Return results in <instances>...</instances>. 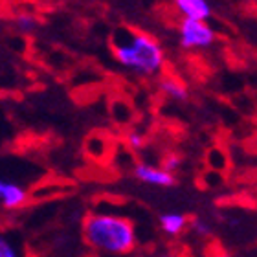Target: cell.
<instances>
[{"label": "cell", "mask_w": 257, "mask_h": 257, "mask_svg": "<svg viewBox=\"0 0 257 257\" xmlns=\"http://www.w3.org/2000/svg\"><path fill=\"white\" fill-rule=\"evenodd\" d=\"M158 86H160L162 94L167 96L169 99H173V101H186L189 96L188 86L184 85L182 81H178L177 77H171V75L162 77Z\"/></svg>", "instance_id": "8"}, {"label": "cell", "mask_w": 257, "mask_h": 257, "mask_svg": "<svg viewBox=\"0 0 257 257\" xmlns=\"http://www.w3.org/2000/svg\"><path fill=\"white\" fill-rule=\"evenodd\" d=\"M189 230H191V233H195L197 237H209L211 235V226H209V222H206L204 219H193L189 220Z\"/></svg>", "instance_id": "10"}, {"label": "cell", "mask_w": 257, "mask_h": 257, "mask_svg": "<svg viewBox=\"0 0 257 257\" xmlns=\"http://www.w3.org/2000/svg\"><path fill=\"white\" fill-rule=\"evenodd\" d=\"M2 186H4V180H2V178H0V191H2Z\"/></svg>", "instance_id": "15"}, {"label": "cell", "mask_w": 257, "mask_h": 257, "mask_svg": "<svg viewBox=\"0 0 257 257\" xmlns=\"http://www.w3.org/2000/svg\"><path fill=\"white\" fill-rule=\"evenodd\" d=\"M112 54L118 64L140 75H155L162 72L166 64L160 43L142 32L121 30L114 37Z\"/></svg>", "instance_id": "2"}, {"label": "cell", "mask_w": 257, "mask_h": 257, "mask_svg": "<svg viewBox=\"0 0 257 257\" xmlns=\"http://www.w3.org/2000/svg\"><path fill=\"white\" fill-rule=\"evenodd\" d=\"M162 167L166 169L167 173H171V175H175L177 171H180V167H182V158L178 155H169L166 156V160L162 162Z\"/></svg>", "instance_id": "12"}, {"label": "cell", "mask_w": 257, "mask_h": 257, "mask_svg": "<svg viewBox=\"0 0 257 257\" xmlns=\"http://www.w3.org/2000/svg\"><path fill=\"white\" fill-rule=\"evenodd\" d=\"M28 202V191L24 186L17 182L4 180L2 191H0V206L6 209H19Z\"/></svg>", "instance_id": "6"}, {"label": "cell", "mask_w": 257, "mask_h": 257, "mask_svg": "<svg viewBox=\"0 0 257 257\" xmlns=\"http://www.w3.org/2000/svg\"><path fill=\"white\" fill-rule=\"evenodd\" d=\"M158 224H160V230L166 233L167 237H178L182 235L184 231L188 230L189 219L184 213H178V211H167V213H162L160 219H158Z\"/></svg>", "instance_id": "7"}, {"label": "cell", "mask_w": 257, "mask_h": 257, "mask_svg": "<svg viewBox=\"0 0 257 257\" xmlns=\"http://www.w3.org/2000/svg\"><path fill=\"white\" fill-rule=\"evenodd\" d=\"M133 175L136 180H140L142 184H147V186H153V188H173L177 184L175 175L167 173L162 166H151L145 162H138L134 166Z\"/></svg>", "instance_id": "4"}, {"label": "cell", "mask_w": 257, "mask_h": 257, "mask_svg": "<svg viewBox=\"0 0 257 257\" xmlns=\"http://www.w3.org/2000/svg\"><path fill=\"white\" fill-rule=\"evenodd\" d=\"M86 246L105 255H127L138 244V233L128 217L110 211H94L83 220Z\"/></svg>", "instance_id": "1"}, {"label": "cell", "mask_w": 257, "mask_h": 257, "mask_svg": "<svg viewBox=\"0 0 257 257\" xmlns=\"http://www.w3.org/2000/svg\"><path fill=\"white\" fill-rule=\"evenodd\" d=\"M144 144H145L144 134H140L138 131H131V133L127 134V145L133 151L142 149V147H144Z\"/></svg>", "instance_id": "13"}, {"label": "cell", "mask_w": 257, "mask_h": 257, "mask_svg": "<svg viewBox=\"0 0 257 257\" xmlns=\"http://www.w3.org/2000/svg\"><path fill=\"white\" fill-rule=\"evenodd\" d=\"M15 22H17V28L24 33H30L37 28V19L33 15H30V13H21V15L15 19Z\"/></svg>", "instance_id": "11"}, {"label": "cell", "mask_w": 257, "mask_h": 257, "mask_svg": "<svg viewBox=\"0 0 257 257\" xmlns=\"http://www.w3.org/2000/svg\"><path fill=\"white\" fill-rule=\"evenodd\" d=\"M178 41L186 50H204L215 43V30L208 22L182 19L178 24Z\"/></svg>", "instance_id": "3"}, {"label": "cell", "mask_w": 257, "mask_h": 257, "mask_svg": "<svg viewBox=\"0 0 257 257\" xmlns=\"http://www.w3.org/2000/svg\"><path fill=\"white\" fill-rule=\"evenodd\" d=\"M173 4L182 15V19H188V21L208 22L213 13L208 0H173Z\"/></svg>", "instance_id": "5"}, {"label": "cell", "mask_w": 257, "mask_h": 257, "mask_svg": "<svg viewBox=\"0 0 257 257\" xmlns=\"http://www.w3.org/2000/svg\"><path fill=\"white\" fill-rule=\"evenodd\" d=\"M0 257H21V252L10 237L0 233Z\"/></svg>", "instance_id": "9"}, {"label": "cell", "mask_w": 257, "mask_h": 257, "mask_svg": "<svg viewBox=\"0 0 257 257\" xmlns=\"http://www.w3.org/2000/svg\"><path fill=\"white\" fill-rule=\"evenodd\" d=\"M160 257H188V255L182 252H177V250H167V252H164Z\"/></svg>", "instance_id": "14"}]
</instances>
